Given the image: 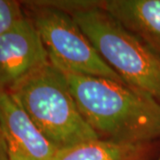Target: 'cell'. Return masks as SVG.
I'll use <instances>...</instances> for the list:
<instances>
[{
    "instance_id": "obj_1",
    "label": "cell",
    "mask_w": 160,
    "mask_h": 160,
    "mask_svg": "<svg viewBox=\"0 0 160 160\" xmlns=\"http://www.w3.org/2000/svg\"><path fill=\"white\" fill-rule=\"evenodd\" d=\"M61 70L80 113L100 139L147 144L159 137L160 103L149 94L109 78Z\"/></svg>"
},
{
    "instance_id": "obj_2",
    "label": "cell",
    "mask_w": 160,
    "mask_h": 160,
    "mask_svg": "<svg viewBox=\"0 0 160 160\" xmlns=\"http://www.w3.org/2000/svg\"><path fill=\"white\" fill-rule=\"evenodd\" d=\"M68 12L104 62L127 86L160 103V54L100 6V1H73Z\"/></svg>"
},
{
    "instance_id": "obj_3",
    "label": "cell",
    "mask_w": 160,
    "mask_h": 160,
    "mask_svg": "<svg viewBox=\"0 0 160 160\" xmlns=\"http://www.w3.org/2000/svg\"><path fill=\"white\" fill-rule=\"evenodd\" d=\"M8 91L57 149L99 139L80 113L62 71L50 61Z\"/></svg>"
},
{
    "instance_id": "obj_4",
    "label": "cell",
    "mask_w": 160,
    "mask_h": 160,
    "mask_svg": "<svg viewBox=\"0 0 160 160\" xmlns=\"http://www.w3.org/2000/svg\"><path fill=\"white\" fill-rule=\"evenodd\" d=\"M25 5L30 9L28 16L53 65L69 72L106 78L126 85L104 62L70 13L53 6L51 1L29 2Z\"/></svg>"
},
{
    "instance_id": "obj_5",
    "label": "cell",
    "mask_w": 160,
    "mask_h": 160,
    "mask_svg": "<svg viewBox=\"0 0 160 160\" xmlns=\"http://www.w3.org/2000/svg\"><path fill=\"white\" fill-rule=\"evenodd\" d=\"M47 62L46 47L28 15L0 36V89L10 90Z\"/></svg>"
},
{
    "instance_id": "obj_6",
    "label": "cell",
    "mask_w": 160,
    "mask_h": 160,
    "mask_svg": "<svg viewBox=\"0 0 160 160\" xmlns=\"http://www.w3.org/2000/svg\"><path fill=\"white\" fill-rule=\"evenodd\" d=\"M0 128L9 160L53 159L57 149L43 135L13 94L4 89H0Z\"/></svg>"
},
{
    "instance_id": "obj_7",
    "label": "cell",
    "mask_w": 160,
    "mask_h": 160,
    "mask_svg": "<svg viewBox=\"0 0 160 160\" xmlns=\"http://www.w3.org/2000/svg\"><path fill=\"white\" fill-rule=\"evenodd\" d=\"M100 6L160 54V0H106Z\"/></svg>"
},
{
    "instance_id": "obj_8",
    "label": "cell",
    "mask_w": 160,
    "mask_h": 160,
    "mask_svg": "<svg viewBox=\"0 0 160 160\" xmlns=\"http://www.w3.org/2000/svg\"><path fill=\"white\" fill-rule=\"evenodd\" d=\"M146 145L99 138L57 149L52 160H143Z\"/></svg>"
},
{
    "instance_id": "obj_9",
    "label": "cell",
    "mask_w": 160,
    "mask_h": 160,
    "mask_svg": "<svg viewBox=\"0 0 160 160\" xmlns=\"http://www.w3.org/2000/svg\"><path fill=\"white\" fill-rule=\"evenodd\" d=\"M26 17L22 4L12 0H0V36Z\"/></svg>"
},
{
    "instance_id": "obj_10",
    "label": "cell",
    "mask_w": 160,
    "mask_h": 160,
    "mask_svg": "<svg viewBox=\"0 0 160 160\" xmlns=\"http://www.w3.org/2000/svg\"><path fill=\"white\" fill-rule=\"evenodd\" d=\"M8 149L6 140L0 128V160H8Z\"/></svg>"
},
{
    "instance_id": "obj_11",
    "label": "cell",
    "mask_w": 160,
    "mask_h": 160,
    "mask_svg": "<svg viewBox=\"0 0 160 160\" xmlns=\"http://www.w3.org/2000/svg\"><path fill=\"white\" fill-rule=\"evenodd\" d=\"M158 160H160V158H159V159H158Z\"/></svg>"
},
{
    "instance_id": "obj_12",
    "label": "cell",
    "mask_w": 160,
    "mask_h": 160,
    "mask_svg": "<svg viewBox=\"0 0 160 160\" xmlns=\"http://www.w3.org/2000/svg\"><path fill=\"white\" fill-rule=\"evenodd\" d=\"M8 160H9V159H8Z\"/></svg>"
}]
</instances>
